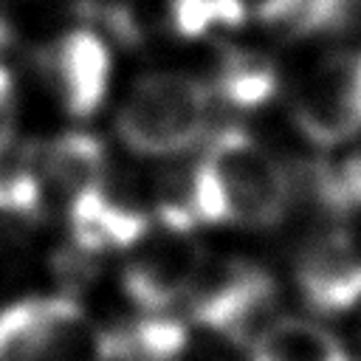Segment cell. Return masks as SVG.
I'll return each instance as SVG.
<instances>
[{
    "instance_id": "obj_1",
    "label": "cell",
    "mask_w": 361,
    "mask_h": 361,
    "mask_svg": "<svg viewBox=\"0 0 361 361\" xmlns=\"http://www.w3.org/2000/svg\"><path fill=\"white\" fill-rule=\"evenodd\" d=\"M290 197L285 166L245 130H220L192 166L197 223L274 226Z\"/></svg>"
},
{
    "instance_id": "obj_2",
    "label": "cell",
    "mask_w": 361,
    "mask_h": 361,
    "mask_svg": "<svg viewBox=\"0 0 361 361\" xmlns=\"http://www.w3.org/2000/svg\"><path fill=\"white\" fill-rule=\"evenodd\" d=\"M212 87L186 73H147L133 82L118 113V141L147 158H166L189 149L206 133Z\"/></svg>"
},
{
    "instance_id": "obj_3",
    "label": "cell",
    "mask_w": 361,
    "mask_h": 361,
    "mask_svg": "<svg viewBox=\"0 0 361 361\" xmlns=\"http://www.w3.org/2000/svg\"><path fill=\"white\" fill-rule=\"evenodd\" d=\"M104 333L65 296H28L0 310V361H104Z\"/></svg>"
},
{
    "instance_id": "obj_4",
    "label": "cell",
    "mask_w": 361,
    "mask_h": 361,
    "mask_svg": "<svg viewBox=\"0 0 361 361\" xmlns=\"http://www.w3.org/2000/svg\"><path fill=\"white\" fill-rule=\"evenodd\" d=\"M186 302L197 324L251 344L274 322V279L245 259H203Z\"/></svg>"
},
{
    "instance_id": "obj_5",
    "label": "cell",
    "mask_w": 361,
    "mask_h": 361,
    "mask_svg": "<svg viewBox=\"0 0 361 361\" xmlns=\"http://www.w3.org/2000/svg\"><path fill=\"white\" fill-rule=\"evenodd\" d=\"M293 116L299 130L333 147L361 130V102L355 87V51H330L296 85Z\"/></svg>"
},
{
    "instance_id": "obj_6",
    "label": "cell",
    "mask_w": 361,
    "mask_h": 361,
    "mask_svg": "<svg viewBox=\"0 0 361 361\" xmlns=\"http://www.w3.org/2000/svg\"><path fill=\"white\" fill-rule=\"evenodd\" d=\"M200 265L203 254L186 234L166 231L158 240L144 237L121 271V288L135 307L155 316L189 296Z\"/></svg>"
},
{
    "instance_id": "obj_7",
    "label": "cell",
    "mask_w": 361,
    "mask_h": 361,
    "mask_svg": "<svg viewBox=\"0 0 361 361\" xmlns=\"http://www.w3.org/2000/svg\"><path fill=\"white\" fill-rule=\"evenodd\" d=\"M45 79L56 102L73 118H90L107 99L113 79V56L102 34L71 28L59 34L42 54Z\"/></svg>"
},
{
    "instance_id": "obj_8",
    "label": "cell",
    "mask_w": 361,
    "mask_h": 361,
    "mask_svg": "<svg viewBox=\"0 0 361 361\" xmlns=\"http://www.w3.org/2000/svg\"><path fill=\"white\" fill-rule=\"evenodd\" d=\"M302 299L319 313H341L361 302V254L341 231L319 234L296 259Z\"/></svg>"
},
{
    "instance_id": "obj_9",
    "label": "cell",
    "mask_w": 361,
    "mask_h": 361,
    "mask_svg": "<svg viewBox=\"0 0 361 361\" xmlns=\"http://www.w3.org/2000/svg\"><path fill=\"white\" fill-rule=\"evenodd\" d=\"M68 226L82 254L133 251L149 234V217L113 197L104 186L68 203Z\"/></svg>"
},
{
    "instance_id": "obj_10",
    "label": "cell",
    "mask_w": 361,
    "mask_h": 361,
    "mask_svg": "<svg viewBox=\"0 0 361 361\" xmlns=\"http://www.w3.org/2000/svg\"><path fill=\"white\" fill-rule=\"evenodd\" d=\"M37 166L45 195L54 192L65 203L104 186L107 178V149L85 130H68L37 149Z\"/></svg>"
},
{
    "instance_id": "obj_11",
    "label": "cell",
    "mask_w": 361,
    "mask_h": 361,
    "mask_svg": "<svg viewBox=\"0 0 361 361\" xmlns=\"http://www.w3.org/2000/svg\"><path fill=\"white\" fill-rule=\"evenodd\" d=\"M251 361H350L344 344L307 319H274L254 341Z\"/></svg>"
},
{
    "instance_id": "obj_12",
    "label": "cell",
    "mask_w": 361,
    "mask_h": 361,
    "mask_svg": "<svg viewBox=\"0 0 361 361\" xmlns=\"http://www.w3.org/2000/svg\"><path fill=\"white\" fill-rule=\"evenodd\" d=\"M276 71L257 54H228L217 71L214 93L231 107H259L276 93Z\"/></svg>"
},
{
    "instance_id": "obj_13",
    "label": "cell",
    "mask_w": 361,
    "mask_h": 361,
    "mask_svg": "<svg viewBox=\"0 0 361 361\" xmlns=\"http://www.w3.org/2000/svg\"><path fill=\"white\" fill-rule=\"evenodd\" d=\"M245 20L248 11L240 0H166V25L186 39L214 28H237Z\"/></svg>"
},
{
    "instance_id": "obj_14",
    "label": "cell",
    "mask_w": 361,
    "mask_h": 361,
    "mask_svg": "<svg viewBox=\"0 0 361 361\" xmlns=\"http://www.w3.org/2000/svg\"><path fill=\"white\" fill-rule=\"evenodd\" d=\"M316 197L333 212H350L361 206V155H347L333 164H322L313 172Z\"/></svg>"
},
{
    "instance_id": "obj_15",
    "label": "cell",
    "mask_w": 361,
    "mask_h": 361,
    "mask_svg": "<svg viewBox=\"0 0 361 361\" xmlns=\"http://www.w3.org/2000/svg\"><path fill=\"white\" fill-rule=\"evenodd\" d=\"M248 11V17H257L262 23H282L290 20L302 0H240Z\"/></svg>"
},
{
    "instance_id": "obj_16",
    "label": "cell",
    "mask_w": 361,
    "mask_h": 361,
    "mask_svg": "<svg viewBox=\"0 0 361 361\" xmlns=\"http://www.w3.org/2000/svg\"><path fill=\"white\" fill-rule=\"evenodd\" d=\"M11 107H14V79L8 68L0 62V144L11 138Z\"/></svg>"
},
{
    "instance_id": "obj_17",
    "label": "cell",
    "mask_w": 361,
    "mask_h": 361,
    "mask_svg": "<svg viewBox=\"0 0 361 361\" xmlns=\"http://www.w3.org/2000/svg\"><path fill=\"white\" fill-rule=\"evenodd\" d=\"M355 87H358V102H361V51H355Z\"/></svg>"
}]
</instances>
